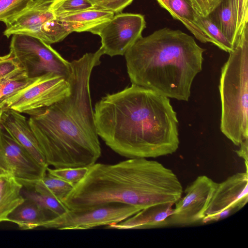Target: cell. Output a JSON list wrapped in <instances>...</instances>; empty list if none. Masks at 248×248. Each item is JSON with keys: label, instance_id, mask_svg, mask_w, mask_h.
Wrapping results in <instances>:
<instances>
[{"label": "cell", "instance_id": "cell-1", "mask_svg": "<svg viewBox=\"0 0 248 248\" xmlns=\"http://www.w3.org/2000/svg\"><path fill=\"white\" fill-rule=\"evenodd\" d=\"M99 137L127 158H155L178 149L179 122L170 98L134 84L103 97L95 105Z\"/></svg>", "mask_w": 248, "mask_h": 248}, {"label": "cell", "instance_id": "cell-2", "mask_svg": "<svg viewBox=\"0 0 248 248\" xmlns=\"http://www.w3.org/2000/svg\"><path fill=\"white\" fill-rule=\"evenodd\" d=\"M100 48L70 62V94L29 113L30 125L48 166L89 167L101 155L90 90L91 74L100 63Z\"/></svg>", "mask_w": 248, "mask_h": 248}, {"label": "cell", "instance_id": "cell-3", "mask_svg": "<svg viewBox=\"0 0 248 248\" xmlns=\"http://www.w3.org/2000/svg\"><path fill=\"white\" fill-rule=\"evenodd\" d=\"M183 192L178 178L170 169L155 160L133 158L113 164L94 163L62 201L70 210L110 203L143 209L174 204Z\"/></svg>", "mask_w": 248, "mask_h": 248}, {"label": "cell", "instance_id": "cell-4", "mask_svg": "<svg viewBox=\"0 0 248 248\" xmlns=\"http://www.w3.org/2000/svg\"><path fill=\"white\" fill-rule=\"evenodd\" d=\"M205 50L192 36L164 28L142 36L126 51L127 73L132 84L188 101Z\"/></svg>", "mask_w": 248, "mask_h": 248}, {"label": "cell", "instance_id": "cell-5", "mask_svg": "<svg viewBox=\"0 0 248 248\" xmlns=\"http://www.w3.org/2000/svg\"><path fill=\"white\" fill-rule=\"evenodd\" d=\"M221 68L219 83L220 128L239 146L248 139V26L239 36Z\"/></svg>", "mask_w": 248, "mask_h": 248}, {"label": "cell", "instance_id": "cell-6", "mask_svg": "<svg viewBox=\"0 0 248 248\" xmlns=\"http://www.w3.org/2000/svg\"><path fill=\"white\" fill-rule=\"evenodd\" d=\"M9 52L20 63L29 78H38L48 73L57 74L67 78L70 72V62L50 45L34 37L13 35Z\"/></svg>", "mask_w": 248, "mask_h": 248}, {"label": "cell", "instance_id": "cell-7", "mask_svg": "<svg viewBox=\"0 0 248 248\" xmlns=\"http://www.w3.org/2000/svg\"><path fill=\"white\" fill-rule=\"evenodd\" d=\"M70 84L65 76L48 73L32 83L0 102V109L29 113L48 107L68 96Z\"/></svg>", "mask_w": 248, "mask_h": 248}, {"label": "cell", "instance_id": "cell-8", "mask_svg": "<svg viewBox=\"0 0 248 248\" xmlns=\"http://www.w3.org/2000/svg\"><path fill=\"white\" fill-rule=\"evenodd\" d=\"M141 210L138 206L119 203L102 204L82 210L68 209L45 222L42 227L60 230L90 229L120 222Z\"/></svg>", "mask_w": 248, "mask_h": 248}, {"label": "cell", "instance_id": "cell-9", "mask_svg": "<svg viewBox=\"0 0 248 248\" xmlns=\"http://www.w3.org/2000/svg\"><path fill=\"white\" fill-rule=\"evenodd\" d=\"M146 28L143 15L139 14H115L97 31L101 37L104 54L110 57L124 55L126 51L142 37Z\"/></svg>", "mask_w": 248, "mask_h": 248}, {"label": "cell", "instance_id": "cell-10", "mask_svg": "<svg viewBox=\"0 0 248 248\" xmlns=\"http://www.w3.org/2000/svg\"><path fill=\"white\" fill-rule=\"evenodd\" d=\"M217 183L199 176L185 190L167 218L168 226H186L202 223Z\"/></svg>", "mask_w": 248, "mask_h": 248}, {"label": "cell", "instance_id": "cell-11", "mask_svg": "<svg viewBox=\"0 0 248 248\" xmlns=\"http://www.w3.org/2000/svg\"><path fill=\"white\" fill-rule=\"evenodd\" d=\"M0 168L12 173L23 186L33 188L47 168L39 164L0 124Z\"/></svg>", "mask_w": 248, "mask_h": 248}, {"label": "cell", "instance_id": "cell-12", "mask_svg": "<svg viewBox=\"0 0 248 248\" xmlns=\"http://www.w3.org/2000/svg\"><path fill=\"white\" fill-rule=\"evenodd\" d=\"M52 0H33L25 9L4 22V35L24 34L43 40L47 23L55 17L50 9Z\"/></svg>", "mask_w": 248, "mask_h": 248}, {"label": "cell", "instance_id": "cell-13", "mask_svg": "<svg viewBox=\"0 0 248 248\" xmlns=\"http://www.w3.org/2000/svg\"><path fill=\"white\" fill-rule=\"evenodd\" d=\"M248 201V171L237 172L217 183L204 218L212 217L228 208L238 211Z\"/></svg>", "mask_w": 248, "mask_h": 248}, {"label": "cell", "instance_id": "cell-14", "mask_svg": "<svg viewBox=\"0 0 248 248\" xmlns=\"http://www.w3.org/2000/svg\"><path fill=\"white\" fill-rule=\"evenodd\" d=\"M0 126L41 166L48 167L26 117L13 109L3 110Z\"/></svg>", "mask_w": 248, "mask_h": 248}, {"label": "cell", "instance_id": "cell-15", "mask_svg": "<svg viewBox=\"0 0 248 248\" xmlns=\"http://www.w3.org/2000/svg\"><path fill=\"white\" fill-rule=\"evenodd\" d=\"M115 14L106 9L92 8L55 15L70 32H90L96 34L100 27L109 20Z\"/></svg>", "mask_w": 248, "mask_h": 248}, {"label": "cell", "instance_id": "cell-16", "mask_svg": "<svg viewBox=\"0 0 248 248\" xmlns=\"http://www.w3.org/2000/svg\"><path fill=\"white\" fill-rule=\"evenodd\" d=\"M174 204L167 203L152 206L140 211L128 218L106 227L118 230L147 229L168 226L167 218Z\"/></svg>", "mask_w": 248, "mask_h": 248}, {"label": "cell", "instance_id": "cell-17", "mask_svg": "<svg viewBox=\"0 0 248 248\" xmlns=\"http://www.w3.org/2000/svg\"><path fill=\"white\" fill-rule=\"evenodd\" d=\"M23 186L12 173L0 168V222L8 221L9 215L25 200Z\"/></svg>", "mask_w": 248, "mask_h": 248}, {"label": "cell", "instance_id": "cell-18", "mask_svg": "<svg viewBox=\"0 0 248 248\" xmlns=\"http://www.w3.org/2000/svg\"><path fill=\"white\" fill-rule=\"evenodd\" d=\"M56 216L41 208L33 202L25 199L24 202L8 216V221L14 223L22 230L42 227L46 221Z\"/></svg>", "mask_w": 248, "mask_h": 248}, {"label": "cell", "instance_id": "cell-19", "mask_svg": "<svg viewBox=\"0 0 248 248\" xmlns=\"http://www.w3.org/2000/svg\"><path fill=\"white\" fill-rule=\"evenodd\" d=\"M168 12L174 19L180 21L200 42L214 44V41L198 22L196 11L190 0H169Z\"/></svg>", "mask_w": 248, "mask_h": 248}, {"label": "cell", "instance_id": "cell-20", "mask_svg": "<svg viewBox=\"0 0 248 248\" xmlns=\"http://www.w3.org/2000/svg\"><path fill=\"white\" fill-rule=\"evenodd\" d=\"M209 16L234 46L238 36L233 0H221Z\"/></svg>", "mask_w": 248, "mask_h": 248}, {"label": "cell", "instance_id": "cell-21", "mask_svg": "<svg viewBox=\"0 0 248 248\" xmlns=\"http://www.w3.org/2000/svg\"><path fill=\"white\" fill-rule=\"evenodd\" d=\"M74 186L46 172L42 178L35 183L33 188L36 192L62 201L73 189Z\"/></svg>", "mask_w": 248, "mask_h": 248}, {"label": "cell", "instance_id": "cell-22", "mask_svg": "<svg viewBox=\"0 0 248 248\" xmlns=\"http://www.w3.org/2000/svg\"><path fill=\"white\" fill-rule=\"evenodd\" d=\"M196 17L200 25L202 26L211 37L215 45L220 49L229 53L234 47L222 33L215 23L208 16H202L196 11Z\"/></svg>", "mask_w": 248, "mask_h": 248}, {"label": "cell", "instance_id": "cell-23", "mask_svg": "<svg viewBox=\"0 0 248 248\" xmlns=\"http://www.w3.org/2000/svg\"><path fill=\"white\" fill-rule=\"evenodd\" d=\"M24 196L25 199L33 202L41 208L52 213L56 217L61 215L68 210L62 201L35 191H25Z\"/></svg>", "mask_w": 248, "mask_h": 248}, {"label": "cell", "instance_id": "cell-24", "mask_svg": "<svg viewBox=\"0 0 248 248\" xmlns=\"http://www.w3.org/2000/svg\"><path fill=\"white\" fill-rule=\"evenodd\" d=\"M22 75L27 74L20 63L11 53L0 56V81Z\"/></svg>", "mask_w": 248, "mask_h": 248}, {"label": "cell", "instance_id": "cell-25", "mask_svg": "<svg viewBox=\"0 0 248 248\" xmlns=\"http://www.w3.org/2000/svg\"><path fill=\"white\" fill-rule=\"evenodd\" d=\"M87 167L47 168L46 172L63 181L73 184L78 183L86 175Z\"/></svg>", "mask_w": 248, "mask_h": 248}, {"label": "cell", "instance_id": "cell-26", "mask_svg": "<svg viewBox=\"0 0 248 248\" xmlns=\"http://www.w3.org/2000/svg\"><path fill=\"white\" fill-rule=\"evenodd\" d=\"M94 7L87 0H54L50 9L55 15L77 12Z\"/></svg>", "mask_w": 248, "mask_h": 248}, {"label": "cell", "instance_id": "cell-27", "mask_svg": "<svg viewBox=\"0 0 248 248\" xmlns=\"http://www.w3.org/2000/svg\"><path fill=\"white\" fill-rule=\"evenodd\" d=\"M33 0H0V21L4 23L25 9Z\"/></svg>", "mask_w": 248, "mask_h": 248}, {"label": "cell", "instance_id": "cell-28", "mask_svg": "<svg viewBox=\"0 0 248 248\" xmlns=\"http://www.w3.org/2000/svg\"><path fill=\"white\" fill-rule=\"evenodd\" d=\"M233 1L236 16L237 31L239 37L246 26L248 25V0H233Z\"/></svg>", "mask_w": 248, "mask_h": 248}, {"label": "cell", "instance_id": "cell-29", "mask_svg": "<svg viewBox=\"0 0 248 248\" xmlns=\"http://www.w3.org/2000/svg\"><path fill=\"white\" fill-rule=\"evenodd\" d=\"M194 10L201 16H207L216 9L221 0H190Z\"/></svg>", "mask_w": 248, "mask_h": 248}, {"label": "cell", "instance_id": "cell-30", "mask_svg": "<svg viewBox=\"0 0 248 248\" xmlns=\"http://www.w3.org/2000/svg\"><path fill=\"white\" fill-rule=\"evenodd\" d=\"M93 6L121 13L126 6L121 0H87Z\"/></svg>", "mask_w": 248, "mask_h": 248}, {"label": "cell", "instance_id": "cell-31", "mask_svg": "<svg viewBox=\"0 0 248 248\" xmlns=\"http://www.w3.org/2000/svg\"><path fill=\"white\" fill-rule=\"evenodd\" d=\"M239 146L240 148L236 151V154L244 159L245 163L248 164V139L242 141Z\"/></svg>", "mask_w": 248, "mask_h": 248}, {"label": "cell", "instance_id": "cell-32", "mask_svg": "<svg viewBox=\"0 0 248 248\" xmlns=\"http://www.w3.org/2000/svg\"><path fill=\"white\" fill-rule=\"evenodd\" d=\"M160 6L166 9L168 12L169 11L168 2L169 0H156Z\"/></svg>", "mask_w": 248, "mask_h": 248}, {"label": "cell", "instance_id": "cell-33", "mask_svg": "<svg viewBox=\"0 0 248 248\" xmlns=\"http://www.w3.org/2000/svg\"><path fill=\"white\" fill-rule=\"evenodd\" d=\"M125 5L127 6L131 3L133 0H121Z\"/></svg>", "mask_w": 248, "mask_h": 248}, {"label": "cell", "instance_id": "cell-34", "mask_svg": "<svg viewBox=\"0 0 248 248\" xmlns=\"http://www.w3.org/2000/svg\"><path fill=\"white\" fill-rule=\"evenodd\" d=\"M3 110L0 109V120H1V117L2 115Z\"/></svg>", "mask_w": 248, "mask_h": 248}, {"label": "cell", "instance_id": "cell-35", "mask_svg": "<svg viewBox=\"0 0 248 248\" xmlns=\"http://www.w3.org/2000/svg\"></svg>", "mask_w": 248, "mask_h": 248}]
</instances>
